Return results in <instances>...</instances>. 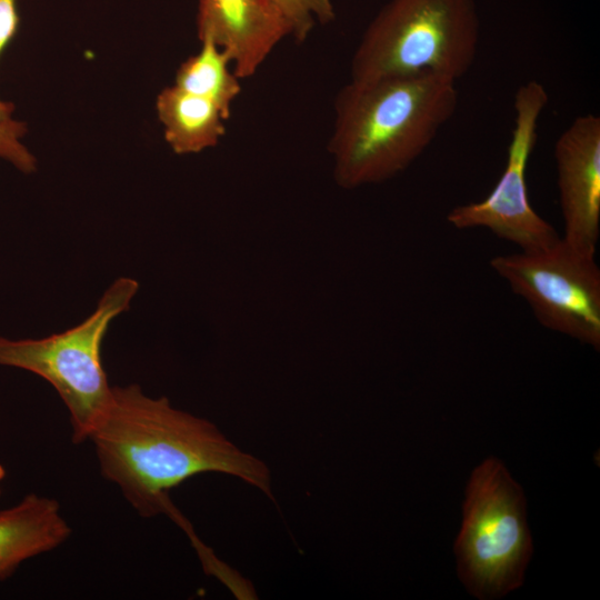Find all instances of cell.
Returning a JSON list of instances; mask_svg holds the SVG:
<instances>
[{
    "instance_id": "cell-6",
    "label": "cell",
    "mask_w": 600,
    "mask_h": 600,
    "mask_svg": "<svg viewBox=\"0 0 600 600\" xmlns=\"http://www.w3.org/2000/svg\"><path fill=\"white\" fill-rule=\"evenodd\" d=\"M490 267L527 301L541 326L600 349V269L596 254L560 238L546 249L496 256Z\"/></svg>"
},
{
    "instance_id": "cell-15",
    "label": "cell",
    "mask_w": 600,
    "mask_h": 600,
    "mask_svg": "<svg viewBox=\"0 0 600 600\" xmlns=\"http://www.w3.org/2000/svg\"><path fill=\"white\" fill-rule=\"evenodd\" d=\"M18 0H0V56L11 42L19 27ZM13 104L0 98V120L12 117Z\"/></svg>"
},
{
    "instance_id": "cell-14",
    "label": "cell",
    "mask_w": 600,
    "mask_h": 600,
    "mask_svg": "<svg viewBox=\"0 0 600 600\" xmlns=\"http://www.w3.org/2000/svg\"><path fill=\"white\" fill-rule=\"evenodd\" d=\"M26 123L14 118L0 120V161H6L23 173L37 169V159L22 142Z\"/></svg>"
},
{
    "instance_id": "cell-10",
    "label": "cell",
    "mask_w": 600,
    "mask_h": 600,
    "mask_svg": "<svg viewBox=\"0 0 600 600\" xmlns=\"http://www.w3.org/2000/svg\"><path fill=\"white\" fill-rule=\"evenodd\" d=\"M70 536L71 528L52 498L29 493L0 510V581L23 561L58 548Z\"/></svg>"
},
{
    "instance_id": "cell-5",
    "label": "cell",
    "mask_w": 600,
    "mask_h": 600,
    "mask_svg": "<svg viewBox=\"0 0 600 600\" xmlns=\"http://www.w3.org/2000/svg\"><path fill=\"white\" fill-rule=\"evenodd\" d=\"M526 510L522 488L499 459L473 470L454 543L459 578L472 596L497 599L522 586L533 551Z\"/></svg>"
},
{
    "instance_id": "cell-11",
    "label": "cell",
    "mask_w": 600,
    "mask_h": 600,
    "mask_svg": "<svg viewBox=\"0 0 600 600\" xmlns=\"http://www.w3.org/2000/svg\"><path fill=\"white\" fill-rule=\"evenodd\" d=\"M156 111L164 140L177 154L199 153L212 148L226 133L227 119L212 100L174 84L159 92Z\"/></svg>"
},
{
    "instance_id": "cell-12",
    "label": "cell",
    "mask_w": 600,
    "mask_h": 600,
    "mask_svg": "<svg viewBox=\"0 0 600 600\" xmlns=\"http://www.w3.org/2000/svg\"><path fill=\"white\" fill-rule=\"evenodd\" d=\"M200 41L199 52L189 57L178 68L173 84L212 100L228 120L231 104L241 91L239 79L229 70L231 61L220 47L208 38Z\"/></svg>"
},
{
    "instance_id": "cell-1",
    "label": "cell",
    "mask_w": 600,
    "mask_h": 600,
    "mask_svg": "<svg viewBox=\"0 0 600 600\" xmlns=\"http://www.w3.org/2000/svg\"><path fill=\"white\" fill-rule=\"evenodd\" d=\"M89 440L101 476L142 518L173 504L171 489L201 473L242 480L273 499L268 466L242 451L216 424L147 396L139 384L112 387L111 400Z\"/></svg>"
},
{
    "instance_id": "cell-4",
    "label": "cell",
    "mask_w": 600,
    "mask_h": 600,
    "mask_svg": "<svg viewBox=\"0 0 600 600\" xmlns=\"http://www.w3.org/2000/svg\"><path fill=\"white\" fill-rule=\"evenodd\" d=\"M138 289L137 280L118 278L79 324L39 339L0 337V366L29 371L53 387L69 411L76 444L89 440L109 406L112 387L103 368L102 343L111 322L129 310Z\"/></svg>"
},
{
    "instance_id": "cell-2",
    "label": "cell",
    "mask_w": 600,
    "mask_h": 600,
    "mask_svg": "<svg viewBox=\"0 0 600 600\" xmlns=\"http://www.w3.org/2000/svg\"><path fill=\"white\" fill-rule=\"evenodd\" d=\"M458 106L456 81L436 74L350 80L334 100L328 150L343 189L387 181L431 144Z\"/></svg>"
},
{
    "instance_id": "cell-8",
    "label": "cell",
    "mask_w": 600,
    "mask_h": 600,
    "mask_svg": "<svg viewBox=\"0 0 600 600\" xmlns=\"http://www.w3.org/2000/svg\"><path fill=\"white\" fill-rule=\"evenodd\" d=\"M554 159L562 239L596 254L600 236V117H577L557 139Z\"/></svg>"
},
{
    "instance_id": "cell-13",
    "label": "cell",
    "mask_w": 600,
    "mask_h": 600,
    "mask_svg": "<svg viewBox=\"0 0 600 600\" xmlns=\"http://www.w3.org/2000/svg\"><path fill=\"white\" fill-rule=\"evenodd\" d=\"M286 20L290 34L298 42L303 41L314 24V18L319 22L328 23L334 19V10L331 0H271Z\"/></svg>"
},
{
    "instance_id": "cell-9",
    "label": "cell",
    "mask_w": 600,
    "mask_h": 600,
    "mask_svg": "<svg viewBox=\"0 0 600 600\" xmlns=\"http://www.w3.org/2000/svg\"><path fill=\"white\" fill-rule=\"evenodd\" d=\"M198 37L211 39L233 63L238 79L252 77L290 34L271 0H199Z\"/></svg>"
},
{
    "instance_id": "cell-16",
    "label": "cell",
    "mask_w": 600,
    "mask_h": 600,
    "mask_svg": "<svg viewBox=\"0 0 600 600\" xmlns=\"http://www.w3.org/2000/svg\"><path fill=\"white\" fill-rule=\"evenodd\" d=\"M6 477V469L0 463V483L2 482V480L4 479ZM1 492V491H0Z\"/></svg>"
},
{
    "instance_id": "cell-3",
    "label": "cell",
    "mask_w": 600,
    "mask_h": 600,
    "mask_svg": "<svg viewBox=\"0 0 600 600\" xmlns=\"http://www.w3.org/2000/svg\"><path fill=\"white\" fill-rule=\"evenodd\" d=\"M473 0H391L367 27L351 60V80L436 74L457 81L478 51Z\"/></svg>"
},
{
    "instance_id": "cell-7",
    "label": "cell",
    "mask_w": 600,
    "mask_h": 600,
    "mask_svg": "<svg viewBox=\"0 0 600 600\" xmlns=\"http://www.w3.org/2000/svg\"><path fill=\"white\" fill-rule=\"evenodd\" d=\"M548 101L546 88L536 80L518 88L502 174L484 199L451 209L447 214L449 224L456 229H488L498 238L517 244L521 251L546 249L560 239L556 229L532 208L526 179L539 119Z\"/></svg>"
}]
</instances>
